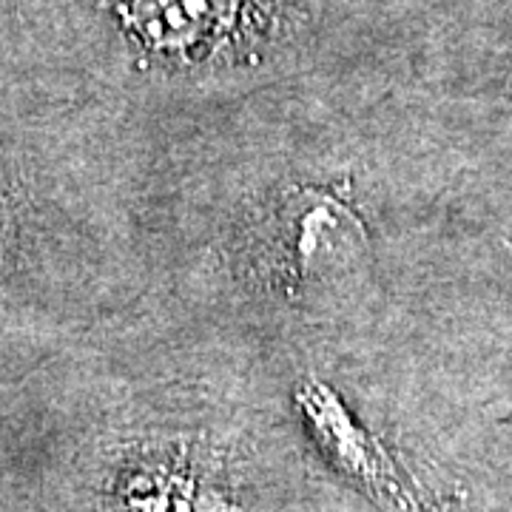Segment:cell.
I'll use <instances>...</instances> for the list:
<instances>
[{
	"instance_id": "obj_1",
	"label": "cell",
	"mask_w": 512,
	"mask_h": 512,
	"mask_svg": "<svg viewBox=\"0 0 512 512\" xmlns=\"http://www.w3.org/2000/svg\"><path fill=\"white\" fill-rule=\"evenodd\" d=\"M282 0H117L131 40L168 63L242 52L279 20Z\"/></svg>"
},
{
	"instance_id": "obj_2",
	"label": "cell",
	"mask_w": 512,
	"mask_h": 512,
	"mask_svg": "<svg viewBox=\"0 0 512 512\" xmlns=\"http://www.w3.org/2000/svg\"><path fill=\"white\" fill-rule=\"evenodd\" d=\"M128 512H228L220 493L171 467H146L123 484Z\"/></svg>"
}]
</instances>
